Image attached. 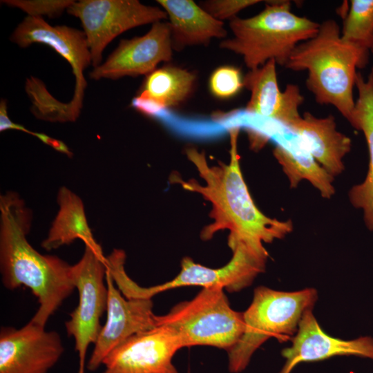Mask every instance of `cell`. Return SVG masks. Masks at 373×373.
<instances>
[{
    "label": "cell",
    "mask_w": 373,
    "mask_h": 373,
    "mask_svg": "<svg viewBox=\"0 0 373 373\" xmlns=\"http://www.w3.org/2000/svg\"><path fill=\"white\" fill-rule=\"evenodd\" d=\"M32 213L14 191L0 196V271L5 288H29L39 306L31 320L46 326L50 317L76 289L72 265L43 255L28 241Z\"/></svg>",
    "instance_id": "cell-2"
},
{
    "label": "cell",
    "mask_w": 373,
    "mask_h": 373,
    "mask_svg": "<svg viewBox=\"0 0 373 373\" xmlns=\"http://www.w3.org/2000/svg\"><path fill=\"white\" fill-rule=\"evenodd\" d=\"M34 136L40 140L45 144L53 148L55 150L64 153L69 157L73 155V153L70 151L68 147L61 140L51 137L42 133L35 132Z\"/></svg>",
    "instance_id": "cell-29"
},
{
    "label": "cell",
    "mask_w": 373,
    "mask_h": 373,
    "mask_svg": "<svg viewBox=\"0 0 373 373\" xmlns=\"http://www.w3.org/2000/svg\"><path fill=\"white\" fill-rule=\"evenodd\" d=\"M106 281L108 289L106 319L86 363L87 370L91 372L102 365L110 352L124 341L157 327V315L153 311L151 298L123 296L115 287L107 270Z\"/></svg>",
    "instance_id": "cell-10"
},
{
    "label": "cell",
    "mask_w": 373,
    "mask_h": 373,
    "mask_svg": "<svg viewBox=\"0 0 373 373\" xmlns=\"http://www.w3.org/2000/svg\"><path fill=\"white\" fill-rule=\"evenodd\" d=\"M67 12L82 24L94 68L101 64L105 48L119 35L167 18L163 9L137 0H81L75 1Z\"/></svg>",
    "instance_id": "cell-8"
},
{
    "label": "cell",
    "mask_w": 373,
    "mask_h": 373,
    "mask_svg": "<svg viewBox=\"0 0 373 373\" xmlns=\"http://www.w3.org/2000/svg\"><path fill=\"white\" fill-rule=\"evenodd\" d=\"M233 251L231 260L220 268H210L195 263L191 258L181 261L180 273L172 280L155 286H138L136 298H152L155 295L172 289L198 286L218 287L229 292H238L250 286L255 278L264 271L268 253L243 242L229 246Z\"/></svg>",
    "instance_id": "cell-9"
},
{
    "label": "cell",
    "mask_w": 373,
    "mask_h": 373,
    "mask_svg": "<svg viewBox=\"0 0 373 373\" xmlns=\"http://www.w3.org/2000/svg\"><path fill=\"white\" fill-rule=\"evenodd\" d=\"M106 264L101 247L85 245L81 259L72 265V277L78 291L79 302L70 314L65 327L68 336L75 340L78 354L77 373H85L88 347L95 344L102 325L100 319L106 311L108 289Z\"/></svg>",
    "instance_id": "cell-7"
},
{
    "label": "cell",
    "mask_w": 373,
    "mask_h": 373,
    "mask_svg": "<svg viewBox=\"0 0 373 373\" xmlns=\"http://www.w3.org/2000/svg\"><path fill=\"white\" fill-rule=\"evenodd\" d=\"M3 3L21 9L28 16L55 18L60 16L75 2L73 0H4Z\"/></svg>",
    "instance_id": "cell-25"
},
{
    "label": "cell",
    "mask_w": 373,
    "mask_h": 373,
    "mask_svg": "<svg viewBox=\"0 0 373 373\" xmlns=\"http://www.w3.org/2000/svg\"><path fill=\"white\" fill-rule=\"evenodd\" d=\"M312 310L305 312L291 345L282 350L285 362L278 373H291L300 363L323 361L334 356H356L373 360V337L343 340L329 336L323 330Z\"/></svg>",
    "instance_id": "cell-15"
},
{
    "label": "cell",
    "mask_w": 373,
    "mask_h": 373,
    "mask_svg": "<svg viewBox=\"0 0 373 373\" xmlns=\"http://www.w3.org/2000/svg\"><path fill=\"white\" fill-rule=\"evenodd\" d=\"M265 8L249 18L235 17L229 21L233 37L220 48L242 57L249 70L274 59L285 66L295 48L313 37L320 23L291 10L289 1H267Z\"/></svg>",
    "instance_id": "cell-4"
},
{
    "label": "cell",
    "mask_w": 373,
    "mask_h": 373,
    "mask_svg": "<svg viewBox=\"0 0 373 373\" xmlns=\"http://www.w3.org/2000/svg\"><path fill=\"white\" fill-rule=\"evenodd\" d=\"M341 37L369 56L373 46V0L350 1Z\"/></svg>",
    "instance_id": "cell-22"
},
{
    "label": "cell",
    "mask_w": 373,
    "mask_h": 373,
    "mask_svg": "<svg viewBox=\"0 0 373 373\" xmlns=\"http://www.w3.org/2000/svg\"><path fill=\"white\" fill-rule=\"evenodd\" d=\"M231 137L230 161L211 166L204 152L194 147L185 150L188 159L195 165L204 180L202 185L194 179L184 180L173 174L170 181L180 184L185 190L200 193L212 204L210 216L213 222L202 231L203 240H209L218 231H230L228 245L243 242L257 248L262 242H271L285 237L293 229L290 220L281 221L270 218L256 206L243 178L239 164L237 140L239 128L229 129Z\"/></svg>",
    "instance_id": "cell-1"
},
{
    "label": "cell",
    "mask_w": 373,
    "mask_h": 373,
    "mask_svg": "<svg viewBox=\"0 0 373 373\" xmlns=\"http://www.w3.org/2000/svg\"><path fill=\"white\" fill-rule=\"evenodd\" d=\"M10 129L20 131L33 136L35 134V132L26 128L23 126L11 121L8 115L6 101L3 99L0 102V131L2 132Z\"/></svg>",
    "instance_id": "cell-28"
},
{
    "label": "cell",
    "mask_w": 373,
    "mask_h": 373,
    "mask_svg": "<svg viewBox=\"0 0 373 373\" xmlns=\"http://www.w3.org/2000/svg\"><path fill=\"white\" fill-rule=\"evenodd\" d=\"M182 345L165 327L132 336L105 358L103 373H178L173 358Z\"/></svg>",
    "instance_id": "cell-14"
},
{
    "label": "cell",
    "mask_w": 373,
    "mask_h": 373,
    "mask_svg": "<svg viewBox=\"0 0 373 373\" xmlns=\"http://www.w3.org/2000/svg\"><path fill=\"white\" fill-rule=\"evenodd\" d=\"M10 39L21 48L35 43L49 46L70 64L75 87L70 102L80 111L87 85L83 71L92 65L84 32L64 25L52 26L41 17L27 16L13 31Z\"/></svg>",
    "instance_id": "cell-13"
},
{
    "label": "cell",
    "mask_w": 373,
    "mask_h": 373,
    "mask_svg": "<svg viewBox=\"0 0 373 373\" xmlns=\"http://www.w3.org/2000/svg\"><path fill=\"white\" fill-rule=\"evenodd\" d=\"M355 86L358 97L349 122L365 136L369 166L364 181L352 186L349 198L355 208L363 210L365 225L373 231V67L366 79L360 72L357 73Z\"/></svg>",
    "instance_id": "cell-19"
},
{
    "label": "cell",
    "mask_w": 373,
    "mask_h": 373,
    "mask_svg": "<svg viewBox=\"0 0 373 373\" xmlns=\"http://www.w3.org/2000/svg\"><path fill=\"white\" fill-rule=\"evenodd\" d=\"M182 347L209 345L229 351L245 331L243 312L232 309L224 289L204 287L191 300L180 302L166 314L157 315Z\"/></svg>",
    "instance_id": "cell-6"
},
{
    "label": "cell",
    "mask_w": 373,
    "mask_h": 373,
    "mask_svg": "<svg viewBox=\"0 0 373 373\" xmlns=\"http://www.w3.org/2000/svg\"><path fill=\"white\" fill-rule=\"evenodd\" d=\"M244 87L251 93L246 111L280 122L286 126L298 119V108L304 97L295 84H287L281 91L278 86L276 63L269 60L263 66L249 70L243 77Z\"/></svg>",
    "instance_id": "cell-16"
},
{
    "label": "cell",
    "mask_w": 373,
    "mask_h": 373,
    "mask_svg": "<svg viewBox=\"0 0 373 373\" xmlns=\"http://www.w3.org/2000/svg\"><path fill=\"white\" fill-rule=\"evenodd\" d=\"M196 75L180 67L166 65L146 75L139 93L163 104L167 109L179 106L191 97Z\"/></svg>",
    "instance_id": "cell-21"
},
{
    "label": "cell",
    "mask_w": 373,
    "mask_h": 373,
    "mask_svg": "<svg viewBox=\"0 0 373 373\" xmlns=\"http://www.w3.org/2000/svg\"><path fill=\"white\" fill-rule=\"evenodd\" d=\"M169 18L173 50L207 45L213 39L224 38L227 32L219 21L192 0H158Z\"/></svg>",
    "instance_id": "cell-18"
},
{
    "label": "cell",
    "mask_w": 373,
    "mask_h": 373,
    "mask_svg": "<svg viewBox=\"0 0 373 373\" xmlns=\"http://www.w3.org/2000/svg\"><path fill=\"white\" fill-rule=\"evenodd\" d=\"M259 0H211L201 2L200 6L215 19L222 21L231 19L240 10L258 3Z\"/></svg>",
    "instance_id": "cell-26"
},
{
    "label": "cell",
    "mask_w": 373,
    "mask_h": 373,
    "mask_svg": "<svg viewBox=\"0 0 373 373\" xmlns=\"http://www.w3.org/2000/svg\"><path fill=\"white\" fill-rule=\"evenodd\" d=\"M64 351L59 333L31 319L19 329L2 327L0 373H48Z\"/></svg>",
    "instance_id": "cell-11"
},
{
    "label": "cell",
    "mask_w": 373,
    "mask_h": 373,
    "mask_svg": "<svg viewBox=\"0 0 373 373\" xmlns=\"http://www.w3.org/2000/svg\"><path fill=\"white\" fill-rule=\"evenodd\" d=\"M57 200L59 210L41 244L42 248L50 251L68 245L77 239L82 240L84 245L101 247L88 225L82 199L67 187L61 186Z\"/></svg>",
    "instance_id": "cell-20"
},
{
    "label": "cell",
    "mask_w": 373,
    "mask_h": 373,
    "mask_svg": "<svg viewBox=\"0 0 373 373\" xmlns=\"http://www.w3.org/2000/svg\"><path fill=\"white\" fill-rule=\"evenodd\" d=\"M289 128L301 137L312 157L329 175L343 172V159L350 151L352 141L337 131L332 115L321 118L305 112Z\"/></svg>",
    "instance_id": "cell-17"
},
{
    "label": "cell",
    "mask_w": 373,
    "mask_h": 373,
    "mask_svg": "<svg viewBox=\"0 0 373 373\" xmlns=\"http://www.w3.org/2000/svg\"><path fill=\"white\" fill-rule=\"evenodd\" d=\"M25 88L32 103L30 111L37 118L53 122H75L78 118L68 103L56 100L37 78L28 79Z\"/></svg>",
    "instance_id": "cell-23"
},
{
    "label": "cell",
    "mask_w": 373,
    "mask_h": 373,
    "mask_svg": "<svg viewBox=\"0 0 373 373\" xmlns=\"http://www.w3.org/2000/svg\"><path fill=\"white\" fill-rule=\"evenodd\" d=\"M368 57L345 41L338 23L328 19L313 37L295 48L285 67L307 71L306 86L316 102L332 105L349 122L355 104L356 69L365 67Z\"/></svg>",
    "instance_id": "cell-3"
},
{
    "label": "cell",
    "mask_w": 373,
    "mask_h": 373,
    "mask_svg": "<svg viewBox=\"0 0 373 373\" xmlns=\"http://www.w3.org/2000/svg\"><path fill=\"white\" fill-rule=\"evenodd\" d=\"M244 87L243 77L240 69L224 66L215 69L209 80L211 93L219 99H228L236 95Z\"/></svg>",
    "instance_id": "cell-24"
},
{
    "label": "cell",
    "mask_w": 373,
    "mask_h": 373,
    "mask_svg": "<svg viewBox=\"0 0 373 373\" xmlns=\"http://www.w3.org/2000/svg\"><path fill=\"white\" fill-rule=\"evenodd\" d=\"M172 42L168 22L152 24L143 36L122 39L106 60L89 73L90 79H117L131 76L148 75L160 62L172 58Z\"/></svg>",
    "instance_id": "cell-12"
},
{
    "label": "cell",
    "mask_w": 373,
    "mask_h": 373,
    "mask_svg": "<svg viewBox=\"0 0 373 373\" xmlns=\"http://www.w3.org/2000/svg\"><path fill=\"white\" fill-rule=\"evenodd\" d=\"M131 106L140 113L154 118L167 109L163 104L142 93H138L132 99Z\"/></svg>",
    "instance_id": "cell-27"
},
{
    "label": "cell",
    "mask_w": 373,
    "mask_h": 373,
    "mask_svg": "<svg viewBox=\"0 0 373 373\" xmlns=\"http://www.w3.org/2000/svg\"><path fill=\"white\" fill-rule=\"evenodd\" d=\"M371 52L373 53V46H372V48Z\"/></svg>",
    "instance_id": "cell-30"
},
{
    "label": "cell",
    "mask_w": 373,
    "mask_h": 373,
    "mask_svg": "<svg viewBox=\"0 0 373 373\" xmlns=\"http://www.w3.org/2000/svg\"><path fill=\"white\" fill-rule=\"evenodd\" d=\"M317 299L314 288L282 291L256 287L250 305L243 312L245 331L227 351L229 372L245 370L254 352L269 338L283 342L294 336L303 314L314 308Z\"/></svg>",
    "instance_id": "cell-5"
}]
</instances>
